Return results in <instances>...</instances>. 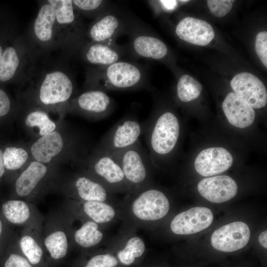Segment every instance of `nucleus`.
<instances>
[{
    "instance_id": "13",
    "label": "nucleus",
    "mask_w": 267,
    "mask_h": 267,
    "mask_svg": "<svg viewBox=\"0 0 267 267\" xmlns=\"http://www.w3.org/2000/svg\"><path fill=\"white\" fill-rule=\"evenodd\" d=\"M230 86L234 93L253 108H261L267 104L266 88L254 75L248 72L239 73L232 79Z\"/></svg>"
},
{
    "instance_id": "15",
    "label": "nucleus",
    "mask_w": 267,
    "mask_h": 267,
    "mask_svg": "<svg viewBox=\"0 0 267 267\" xmlns=\"http://www.w3.org/2000/svg\"><path fill=\"white\" fill-rule=\"evenodd\" d=\"M213 221V215L210 209L196 207L176 215L170 223V228L176 234H191L207 228Z\"/></svg>"
},
{
    "instance_id": "8",
    "label": "nucleus",
    "mask_w": 267,
    "mask_h": 267,
    "mask_svg": "<svg viewBox=\"0 0 267 267\" xmlns=\"http://www.w3.org/2000/svg\"><path fill=\"white\" fill-rule=\"evenodd\" d=\"M131 17L112 6L97 17L90 26L88 36L94 43H113L127 34Z\"/></svg>"
},
{
    "instance_id": "1",
    "label": "nucleus",
    "mask_w": 267,
    "mask_h": 267,
    "mask_svg": "<svg viewBox=\"0 0 267 267\" xmlns=\"http://www.w3.org/2000/svg\"><path fill=\"white\" fill-rule=\"evenodd\" d=\"M90 78L91 89L105 92L146 89V67L134 61L120 60L104 67H97Z\"/></svg>"
},
{
    "instance_id": "39",
    "label": "nucleus",
    "mask_w": 267,
    "mask_h": 267,
    "mask_svg": "<svg viewBox=\"0 0 267 267\" xmlns=\"http://www.w3.org/2000/svg\"><path fill=\"white\" fill-rule=\"evenodd\" d=\"M10 101L7 94L0 89V117L6 115L10 110Z\"/></svg>"
},
{
    "instance_id": "18",
    "label": "nucleus",
    "mask_w": 267,
    "mask_h": 267,
    "mask_svg": "<svg viewBox=\"0 0 267 267\" xmlns=\"http://www.w3.org/2000/svg\"><path fill=\"white\" fill-rule=\"evenodd\" d=\"M3 215L12 224L41 230V218L34 205L22 199L5 202L1 206Z\"/></svg>"
},
{
    "instance_id": "22",
    "label": "nucleus",
    "mask_w": 267,
    "mask_h": 267,
    "mask_svg": "<svg viewBox=\"0 0 267 267\" xmlns=\"http://www.w3.org/2000/svg\"><path fill=\"white\" fill-rule=\"evenodd\" d=\"M222 107L228 121L235 127L245 128L254 122V108L234 92L227 95Z\"/></svg>"
},
{
    "instance_id": "17",
    "label": "nucleus",
    "mask_w": 267,
    "mask_h": 267,
    "mask_svg": "<svg viewBox=\"0 0 267 267\" xmlns=\"http://www.w3.org/2000/svg\"><path fill=\"white\" fill-rule=\"evenodd\" d=\"M233 163L231 154L222 147H211L203 150L196 157L194 167L204 177H210L228 169Z\"/></svg>"
},
{
    "instance_id": "12",
    "label": "nucleus",
    "mask_w": 267,
    "mask_h": 267,
    "mask_svg": "<svg viewBox=\"0 0 267 267\" xmlns=\"http://www.w3.org/2000/svg\"><path fill=\"white\" fill-rule=\"evenodd\" d=\"M68 195L79 201H103L111 203L113 193L87 173L78 174L71 179Z\"/></svg>"
},
{
    "instance_id": "27",
    "label": "nucleus",
    "mask_w": 267,
    "mask_h": 267,
    "mask_svg": "<svg viewBox=\"0 0 267 267\" xmlns=\"http://www.w3.org/2000/svg\"><path fill=\"white\" fill-rule=\"evenodd\" d=\"M55 20V14L52 6L49 3L42 6L34 24L35 34L40 41L45 42L51 39Z\"/></svg>"
},
{
    "instance_id": "16",
    "label": "nucleus",
    "mask_w": 267,
    "mask_h": 267,
    "mask_svg": "<svg viewBox=\"0 0 267 267\" xmlns=\"http://www.w3.org/2000/svg\"><path fill=\"white\" fill-rule=\"evenodd\" d=\"M69 208L73 215L82 220L92 221L100 226L111 222L118 216L115 208L108 202L74 200Z\"/></svg>"
},
{
    "instance_id": "11",
    "label": "nucleus",
    "mask_w": 267,
    "mask_h": 267,
    "mask_svg": "<svg viewBox=\"0 0 267 267\" xmlns=\"http://www.w3.org/2000/svg\"><path fill=\"white\" fill-rule=\"evenodd\" d=\"M250 230L245 223L238 221L224 225L216 230L211 239L212 246L224 252L237 251L248 243Z\"/></svg>"
},
{
    "instance_id": "35",
    "label": "nucleus",
    "mask_w": 267,
    "mask_h": 267,
    "mask_svg": "<svg viewBox=\"0 0 267 267\" xmlns=\"http://www.w3.org/2000/svg\"><path fill=\"white\" fill-rule=\"evenodd\" d=\"M118 262L117 257L110 253L99 254L91 257L85 267H116Z\"/></svg>"
},
{
    "instance_id": "4",
    "label": "nucleus",
    "mask_w": 267,
    "mask_h": 267,
    "mask_svg": "<svg viewBox=\"0 0 267 267\" xmlns=\"http://www.w3.org/2000/svg\"><path fill=\"white\" fill-rule=\"evenodd\" d=\"M86 164L85 172L111 193L130 191L122 168L113 155L95 149Z\"/></svg>"
},
{
    "instance_id": "25",
    "label": "nucleus",
    "mask_w": 267,
    "mask_h": 267,
    "mask_svg": "<svg viewBox=\"0 0 267 267\" xmlns=\"http://www.w3.org/2000/svg\"><path fill=\"white\" fill-rule=\"evenodd\" d=\"M40 233L39 229L25 228L18 241L20 251L35 267L42 264L45 252Z\"/></svg>"
},
{
    "instance_id": "24",
    "label": "nucleus",
    "mask_w": 267,
    "mask_h": 267,
    "mask_svg": "<svg viewBox=\"0 0 267 267\" xmlns=\"http://www.w3.org/2000/svg\"><path fill=\"white\" fill-rule=\"evenodd\" d=\"M63 138L57 131L41 136L31 147V153L34 160L44 164L49 163L63 150Z\"/></svg>"
},
{
    "instance_id": "5",
    "label": "nucleus",
    "mask_w": 267,
    "mask_h": 267,
    "mask_svg": "<svg viewBox=\"0 0 267 267\" xmlns=\"http://www.w3.org/2000/svg\"><path fill=\"white\" fill-rule=\"evenodd\" d=\"M112 155L120 164L130 191L149 185V157L139 140Z\"/></svg>"
},
{
    "instance_id": "29",
    "label": "nucleus",
    "mask_w": 267,
    "mask_h": 267,
    "mask_svg": "<svg viewBox=\"0 0 267 267\" xmlns=\"http://www.w3.org/2000/svg\"><path fill=\"white\" fill-rule=\"evenodd\" d=\"M48 2L54 9L56 20L58 23L70 26H82L75 12L72 0H49Z\"/></svg>"
},
{
    "instance_id": "44",
    "label": "nucleus",
    "mask_w": 267,
    "mask_h": 267,
    "mask_svg": "<svg viewBox=\"0 0 267 267\" xmlns=\"http://www.w3.org/2000/svg\"><path fill=\"white\" fill-rule=\"evenodd\" d=\"M2 53V48H1V47L0 45V58L1 56Z\"/></svg>"
},
{
    "instance_id": "34",
    "label": "nucleus",
    "mask_w": 267,
    "mask_h": 267,
    "mask_svg": "<svg viewBox=\"0 0 267 267\" xmlns=\"http://www.w3.org/2000/svg\"><path fill=\"white\" fill-rule=\"evenodd\" d=\"M74 8L88 14L96 16V18L111 8L109 1L103 0H74Z\"/></svg>"
},
{
    "instance_id": "2",
    "label": "nucleus",
    "mask_w": 267,
    "mask_h": 267,
    "mask_svg": "<svg viewBox=\"0 0 267 267\" xmlns=\"http://www.w3.org/2000/svg\"><path fill=\"white\" fill-rule=\"evenodd\" d=\"M145 140L150 152L151 161L170 154L175 149L179 135V124L171 111L143 122Z\"/></svg>"
},
{
    "instance_id": "37",
    "label": "nucleus",
    "mask_w": 267,
    "mask_h": 267,
    "mask_svg": "<svg viewBox=\"0 0 267 267\" xmlns=\"http://www.w3.org/2000/svg\"><path fill=\"white\" fill-rule=\"evenodd\" d=\"M256 52L264 65L267 67V32L259 33L255 41Z\"/></svg>"
},
{
    "instance_id": "20",
    "label": "nucleus",
    "mask_w": 267,
    "mask_h": 267,
    "mask_svg": "<svg viewBox=\"0 0 267 267\" xmlns=\"http://www.w3.org/2000/svg\"><path fill=\"white\" fill-rule=\"evenodd\" d=\"M175 32L181 40L201 46L208 44L215 37L214 29L210 24L191 17L182 19L176 26Z\"/></svg>"
},
{
    "instance_id": "7",
    "label": "nucleus",
    "mask_w": 267,
    "mask_h": 267,
    "mask_svg": "<svg viewBox=\"0 0 267 267\" xmlns=\"http://www.w3.org/2000/svg\"><path fill=\"white\" fill-rule=\"evenodd\" d=\"M130 41L127 50L135 58L162 60L168 54L166 44L153 36L140 22L131 18L127 33Z\"/></svg>"
},
{
    "instance_id": "6",
    "label": "nucleus",
    "mask_w": 267,
    "mask_h": 267,
    "mask_svg": "<svg viewBox=\"0 0 267 267\" xmlns=\"http://www.w3.org/2000/svg\"><path fill=\"white\" fill-rule=\"evenodd\" d=\"M143 132V123L134 117L126 116L106 132L96 149L114 155L136 143Z\"/></svg>"
},
{
    "instance_id": "33",
    "label": "nucleus",
    "mask_w": 267,
    "mask_h": 267,
    "mask_svg": "<svg viewBox=\"0 0 267 267\" xmlns=\"http://www.w3.org/2000/svg\"><path fill=\"white\" fill-rule=\"evenodd\" d=\"M29 157L28 152L22 147L10 146L3 152V160L5 169L16 171L21 168Z\"/></svg>"
},
{
    "instance_id": "3",
    "label": "nucleus",
    "mask_w": 267,
    "mask_h": 267,
    "mask_svg": "<svg viewBox=\"0 0 267 267\" xmlns=\"http://www.w3.org/2000/svg\"><path fill=\"white\" fill-rule=\"evenodd\" d=\"M126 200L130 217L141 225L163 218L170 210L166 195L149 185L129 191Z\"/></svg>"
},
{
    "instance_id": "23",
    "label": "nucleus",
    "mask_w": 267,
    "mask_h": 267,
    "mask_svg": "<svg viewBox=\"0 0 267 267\" xmlns=\"http://www.w3.org/2000/svg\"><path fill=\"white\" fill-rule=\"evenodd\" d=\"M48 172L46 165L36 161H32L16 179L14 188L20 198H30L45 178Z\"/></svg>"
},
{
    "instance_id": "10",
    "label": "nucleus",
    "mask_w": 267,
    "mask_h": 267,
    "mask_svg": "<svg viewBox=\"0 0 267 267\" xmlns=\"http://www.w3.org/2000/svg\"><path fill=\"white\" fill-rule=\"evenodd\" d=\"M73 107L79 113L94 120L108 117L115 109V103L108 94L99 89H89L74 101Z\"/></svg>"
},
{
    "instance_id": "21",
    "label": "nucleus",
    "mask_w": 267,
    "mask_h": 267,
    "mask_svg": "<svg viewBox=\"0 0 267 267\" xmlns=\"http://www.w3.org/2000/svg\"><path fill=\"white\" fill-rule=\"evenodd\" d=\"M127 51L126 47L115 42H91L85 48L84 57L91 64L104 67L122 60Z\"/></svg>"
},
{
    "instance_id": "31",
    "label": "nucleus",
    "mask_w": 267,
    "mask_h": 267,
    "mask_svg": "<svg viewBox=\"0 0 267 267\" xmlns=\"http://www.w3.org/2000/svg\"><path fill=\"white\" fill-rule=\"evenodd\" d=\"M25 123L29 128H37L41 136L55 131L56 128L55 123L50 119L48 114L39 110L29 113Z\"/></svg>"
},
{
    "instance_id": "32",
    "label": "nucleus",
    "mask_w": 267,
    "mask_h": 267,
    "mask_svg": "<svg viewBox=\"0 0 267 267\" xmlns=\"http://www.w3.org/2000/svg\"><path fill=\"white\" fill-rule=\"evenodd\" d=\"M19 59L14 48L7 47L0 58V81H7L14 75L19 66Z\"/></svg>"
},
{
    "instance_id": "40",
    "label": "nucleus",
    "mask_w": 267,
    "mask_h": 267,
    "mask_svg": "<svg viewBox=\"0 0 267 267\" xmlns=\"http://www.w3.org/2000/svg\"><path fill=\"white\" fill-rule=\"evenodd\" d=\"M157 2L160 4L163 10L167 12L174 10L178 4L177 0H159Z\"/></svg>"
},
{
    "instance_id": "30",
    "label": "nucleus",
    "mask_w": 267,
    "mask_h": 267,
    "mask_svg": "<svg viewBox=\"0 0 267 267\" xmlns=\"http://www.w3.org/2000/svg\"><path fill=\"white\" fill-rule=\"evenodd\" d=\"M202 89V85L195 79L188 75H183L177 83V96L180 101L188 102L197 98Z\"/></svg>"
},
{
    "instance_id": "41",
    "label": "nucleus",
    "mask_w": 267,
    "mask_h": 267,
    "mask_svg": "<svg viewBox=\"0 0 267 267\" xmlns=\"http://www.w3.org/2000/svg\"><path fill=\"white\" fill-rule=\"evenodd\" d=\"M267 230H265L260 233L258 238L260 244L266 249L267 248Z\"/></svg>"
},
{
    "instance_id": "36",
    "label": "nucleus",
    "mask_w": 267,
    "mask_h": 267,
    "mask_svg": "<svg viewBox=\"0 0 267 267\" xmlns=\"http://www.w3.org/2000/svg\"><path fill=\"white\" fill-rule=\"evenodd\" d=\"M234 0H208L207 5L210 12L215 16L222 17L231 9Z\"/></svg>"
},
{
    "instance_id": "9",
    "label": "nucleus",
    "mask_w": 267,
    "mask_h": 267,
    "mask_svg": "<svg viewBox=\"0 0 267 267\" xmlns=\"http://www.w3.org/2000/svg\"><path fill=\"white\" fill-rule=\"evenodd\" d=\"M52 217L46 224L42 241L45 252L54 261L64 259L72 243V232L68 222L60 216Z\"/></svg>"
},
{
    "instance_id": "43",
    "label": "nucleus",
    "mask_w": 267,
    "mask_h": 267,
    "mask_svg": "<svg viewBox=\"0 0 267 267\" xmlns=\"http://www.w3.org/2000/svg\"><path fill=\"white\" fill-rule=\"evenodd\" d=\"M3 229V225L1 220L0 219V237L1 235Z\"/></svg>"
},
{
    "instance_id": "19",
    "label": "nucleus",
    "mask_w": 267,
    "mask_h": 267,
    "mask_svg": "<svg viewBox=\"0 0 267 267\" xmlns=\"http://www.w3.org/2000/svg\"><path fill=\"white\" fill-rule=\"evenodd\" d=\"M199 193L207 200L216 203L227 201L237 194L235 181L227 176H218L201 180L197 185Z\"/></svg>"
},
{
    "instance_id": "42",
    "label": "nucleus",
    "mask_w": 267,
    "mask_h": 267,
    "mask_svg": "<svg viewBox=\"0 0 267 267\" xmlns=\"http://www.w3.org/2000/svg\"><path fill=\"white\" fill-rule=\"evenodd\" d=\"M5 171L3 160V151L0 149V178L2 177Z\"/></svg>"
},
{
    "instance_id": "26",
    "label": "nucleus",
    "mask_w": 267,
    "mask_h": 267,
    "mask_svg": "<svg viewBox=\"0 0 267 267\" xmlns=\"http://www.w3.org/2000/svg\"><path fill=\"white\" fill-rule=\"evenodd\" d=\"M81 225L72 232V243L78 246L89 249L100 244L104 235L101 226L89 220H82Z\"/></svg>"
},
{
    "instance_id": "38",
    "label": "nucleus",
    "mask_w": 267,
    "mask_h": 267,
    "mask_svg": "<svg viewBox=\"0 0 267 267\" xmlns=\"http://www.w3.org/2000/svg\"><path fill=\"white\" fill-rule=\"evenodd\" d=\"M4 267H35L21 253L10 254L6 259Z\"/></svg>"
},
{
    "instance_id": "28",
    "label": "nucleus",
    "mask_w": 267,
    "mask_h": 267,
    "mask_svg": "<svg viewBox=\"0 0 267 267\" xmlns=\"http://www.w3.org/2000/svg\"><path fill=\"white\" fill-rule=\"evenodd\" d=\"M122 245L123 247L117 253V258L126 266L133 264L136 259L143 255L146 249L143 239L136 235L128 237Z\"/></svg>"
},
{
    "instance_id": "14",
    "label": "nucleus",
    "mask_w": 267,
    "mask_h": 267,
    "mask_svg": "<svg viewBox=\"0 0 267 267\" xmlns=\"http://www.w3.org/2000/svg\"><path fill=\"white\" fill-rule=\"evenodd\" d=\"M74 86L64 73L56 71L47 74L39 90L40 101L45 105L64 102L71 97Z\"/></svg>"
}]
</instances>
